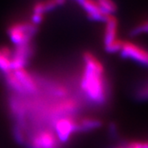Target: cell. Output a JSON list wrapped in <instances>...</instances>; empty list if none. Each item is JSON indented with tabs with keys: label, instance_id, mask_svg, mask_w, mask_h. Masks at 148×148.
Wrapping results in <instances>:
<instances>
[{
	"label": "cell",
	"instance_id": "2e32d148",
	"mask_svg": "<svg viewBox=\"0 0 148 148\" xmlns=\"http://www.w3.org/2000/svg\"><path fill=\"white\" fill-rule=\"evenodd\" d=\"M111 148H127L126 146V143H119V144H117L115 146H114L113 147Z\"/></svg>",
	"mask_w": 148,
	"mask_h": 148
},
{
	"label": "cell",
	"instance_id": "30bf717a",
	"mask_svg": "<svg viewBox=\"0 0 148 148\" xmlns=\"http://www.w3.org/2000/svg\"><path fill=\"white\" fill-rule=\"evenodd\" d=\"M102 121L94 117H83L77 119V132H90L101 127Z\"/></svg>",
	"mask_w": 148,
	"mask_h": 148
},
{
	"label": "cell",
	"instance_id": "5b68a950",
	"mask_svg": "<svg viewBox=\"0 0 148 148\" xmlns=\"http://www.w3.org/2000/svg\"><path fill=\"white\" fill-rule=\"evenodd\" d=\"M119 53L123 58L148 67V51L136 43L124 40Z\"/></svg>",
	"mask_w": 148,
	"mask_h": 148
},
{
	"label": "cell",
	"instance_id": "3957f363",
	"mask_svg": "<svg viewBox=\"0 0 148 148\" xmlns=\"http://www.w3.org/2000/svg\"><path fill=\"white\" fill-rule=\"evenodd\" d=\"M77 120L74 116L59 117L52 122L53 132L59 143H67L77 132Z\"/></svg>",
	"mask_w": 148,
	"mask_h": 148
},
{
	"label": "cell",
	"instance_id": "9c48e42d",
	"mask_svg": "<svg viewBox=\"0 0 148 148\" xmlns=\"http://www.w3.org/2000/svg\"><path fill=\"white\" fill-rule=\"evenodd\" d=\"M79 3L82 7V8L87 13V16L90 20L96 21H105L106 17L109 16L105 14L101 11L97 2L94 0H79Z\"/></svg>",
	"mask_w": 148,
	"mask_h": 148
},
{
	"label": "cell",
	"instance_id": "7c38bea8",
	"mask_svg": "<svg viewBox=\"0 0 148 148\" xmlns=\"http://www.w3.org/2000/svg\"><path fill=\"white\" fill-rule=\"evenodd\" d=\"M97 3L101 11L106 15H113L116 11V5L113 0H98Z\"/></svg>",
	"mask_w": 148,
	"mask_h": 148
},
{
	"label": "cell",
	"instance_id": "ba28073f",
	"mask_svg": "<svg viewBox=\"0 0 148 148\" xmlns=\"http://www.w3.org/2000/svg\"><path fill=\"white\" fill-rule=\"evenodd\" d=\"M106 27L104 32V45L105 47L115 42L118 39V20L114 15H109L106 17Z\"/></svg>",
	"mask_w": 148,
	"mask_h": 148
},
{
	"label": "cell",
	"instance_id": "9a60e30c",
	"mask_svg": "<svg viewBox=\"0 0 148 148\" xmlns=\"http://www.w3.org/2000/svg\"><path fill=\"white\" fill-rule=\"evenodd\" d=\"M44 5H45V11L46 12L54 9L58 4L55 0H47L45 2H44Z\"/></svg>",
	"mask_w": 148,
	"mask_h": 148
},
{
	"label": "cell",
	"instance_id": "7a4b0ae2",
	"mask_svg": "<svg viewBox=\"0 0 148 148\" xmlns=\"http://www.w3.org/2000/svg\"><path fill=\"white\" fill-rule=\"evenodd\" d=\"M36 32L37 27L32 22H16L12 24L8 29L10 40L16 46L31 44Z\"/></svg>",
	"mask_w": 148,
	"mask_h": 148
},
{
	"label": "cell",
	"instance_id": "277c9868",
	"mask_svg": "<svg viewBox=\"0 0 148 148\" xmlns=\"http://www.w3.org/2000/svg\"><path fill=\"white\" fill-rule=\"evenodd\" d=\"M58 140L52 128H40L31 138V148H58Z\"/></svg>",
	"mask_w": 148,
	"mask_h": 148
},
{
	"label": "cell",
	"instance_id": "8992f818",
	"mask_svg": "<svg viewBox=\"0 0 148 148\" xmlns=\"http://www.w3.org/2000/svg\"><path fill=\"white\" fill-rule=\"evenodd\" d=\"M33 49L31 44L16 46L12 53V71L26 69L30 58L32 56Z\"/></svg>",
	"mask_w": 148,
	"mask_h": 148
},
{
	"label": "cell",
	"instance_id": "8fae6325",
	"mask_svg": "<svg viewBox=\"0 0 148 148\" xmlns=\"http://www.w3.org/2000/svg\"><path fill=\"white\" fill-rule=\"evenodd\" d=\"M12 50H11L8 47H0V71L3 74L8 73L12 71Z\"/></svg>",
	"mask_w": 148,
	"mask_h": 148
},
{
	"label": "cell",
	"instance_id": "52a82bcc",
	"mask_svg": "<svg viewBox=\"0 0 148 148\" xmlns=\"http://www.w3.org/2000/svg\"><path fill=\"white\" fill-rule=\"evenodd\" d=\"M18 81L20 82L25 95H32L36 93L38 83L36 79L26 69H17L13 71Z\"/></svg>",
	"mask_w": 148,
	"mask_h": 148
},
{
	"label": "cell",
	"instance_id": "6da1fadb",
	"mask_svg": "<svg viewBox=\"0 0 148 148\" xmlns=\"http://www.w3.org/2000/svg\"><path fill=\"white\" fill-rule=\"evenodd\" d=\"M83 70L80 79L82 95L94 106L105 105L109 98V86L105 75V68L101 61L90 51L82 55Z\"/></svg>",
	"mask_w": 148,
	"mask_h": 148
},
{
	"label": "cell",
	"instance_id": "4fadbf2b",
	"mask_svg": "<svg viewBox=\"0 0 148 148\" xmlns=\"http://www.w3.org/2000/svg\"><path fill=\"white\" fill-rule=\"evenodd\" d=\"M136 99L138 101H148V82L142 84L135 91Z\"/></svg>",
	"mask_w": 148,
	"mask_h": 148
},
{
	"label": "cell",
	"instance_id": "e0dca14e",
	"mask_svg": "<svg viewBox=\"0 0 148 148\" xmlns=\"http://www.w3.org/2000/svg\"><path fill=\"white\" fill-rule=\"evenodd\" d=\"M55 1H56V3H57L58 5H61V4H63L64 2H65V0H55Z\"/></svg>",
	"mask_w": 148,
	"mask_h": 148
},
{
	"label": "cell",
	"instance_id": "5bb4252c",
	"mask_svg": "<svg viewBox=\"0 0 148 148\" xmlns=\"http://www.w3.org/2000/svg\"><path fill=\"white\" fill-rule=\"evenodd\" d=\"M132 36H138L141 34H147L148 33V19L143 20L142 22L138 24L136 27L132 30Z\"/></svg>",
	"mask_w": 148,
	"mask_h": 148
}]
</instances>
